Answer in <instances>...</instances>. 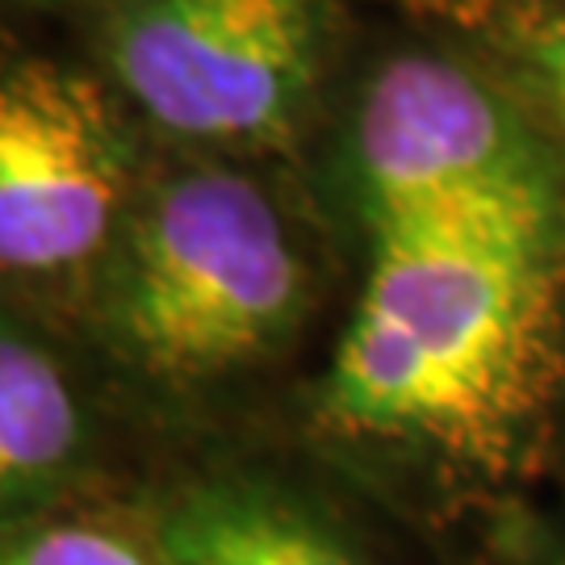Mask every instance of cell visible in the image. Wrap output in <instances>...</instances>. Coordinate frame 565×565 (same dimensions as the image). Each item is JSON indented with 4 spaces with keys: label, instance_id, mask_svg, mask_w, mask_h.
Returning a JSON list of instances; mask_svg holds the SVG:
<instances>
[{
    "label": "cell",
    "instance_id": "cell-3",
    "mask_svg": "<svg viewBox=\"0 0 565 565\" xmlns=\"http://www.w3.org/2000/svg\"><path fill=\"white\" fill-rule=\"evenodd\" d=\"M352 168L373 235L553 231L562 193L527 121L461 63L390 60L352 126Z\"/></svg>",
    "mask_w": 565,
    "mask_h": 565
},
{
    "label": "cell",
    "instance_id": "cell-8",
    "mask_svg": "<svg viewBox=\"0 0 565 565\" xmlns=\"http://www.w3.org/2000/svg\"><path fill=\"white\" fill-rule=\"evenodd\" d=\"M0 565H160L114 536L88 524H46L13 532L0 541Z\"/></svg>",
    "mask_w": 565,
    "mask_h": 565
},
{
    "label": "cell",
    "instance_id": "cell-5",
    "mask_svg": "<svg viewBox=\"0 0 565 565\" xmlns=\"http://www.w3.org/2000/svg\"><path fill=\"white\" fill-rule=\"evenodd\" d=\"M114 84L51 55L0 60V277L97 281L139 205Z\"/></svg>",
    "mask_w": 565,
    "mask_h": 565
},
{
    "label": "cell",
    "instance_id": "cell-9",
    "mask_svg": "<svg viewBox=\"0 0 565 565\" xmlns=\"http://www.w3.org/2000/svg\"><path fill=\"white\" fill-rule=\"evenodd\" d=\"M527 55L565 121V18H548L527 30Z\"/></svg>",
    "mask_w": 565,
    "mask_h": 565
},
{
    "label": "cell",
    "instance_id": "cell-2",
    "mask_svg": "<svg viewBox=\"0 0 565 565\" xmlns=\"http://www.w3.org/2000/svg\"><path fill=\"white\" fill-rule=\"evenodd\" d=\"M306 260L256 181L193 168L147 189L93 281L105 348L163 385L273 356L306 310Z\"/></svg>",
    "mask_w": 565,
    "mask_h": 565
},
{
    "label": "cell",
    "instance_id": "cell-6",
    "mask_svg": "<svg viewBox=\"0 0 565 565\" xmlns=\"http://www.w3.org/2000/svg\"><path fill=\"white\" fill-rule=\"evenodd\" d=\"M88 406L51 343L0 319V511L63 482L88 448Z\"/></svg>",
    "mask_w": 565,
    "mask_h": 565
},
{
    "label": "cell",
    "instance_id": "cell-4",
    "mask_svg": "<svg viewBox=\"0 0 565 565\" xmlns=\"http://www.w3.org/2000/svg\"><path fill=\"white\" fill-rule=\"evenodd\" d=\"M323 0H109V84L151 126L210 147H281L315 97Z\"/></svg>",
    "mask_w": 565,
    "mask_h": 565
},
{
    "label": "cell",
    "instance_id": "cell-1",
    "mask_svg": "<svg viewBox=\"0 0 565 565\" xmlns=\"http://www.w3.org/2000/svg\"><path fill=\"white\" fill-rule=\"evenodd\" d=\"M557 260L553 231L373 235L323 415L352 436L499 465L545 394Z\"/></svg>",
    "mask_w": 565,
    "mask_h": 565
},
{
    "label": "cell",
    "instance_id": "cell-10",
    "mask_svg": "<svg viewBox=\"0 0 565 565\" xmlns=\"http://www.w3.org/2000/svg\"><path fill=\"white\" fill-rule=\"evenodd\" d=\"M18 4H76V0H18Z\"/></svg>",
    "mask_w": 565,
    "mask_h": 565
},
{
    "label": "cell",
    "instance_id": "cell-7",
    "mask_svg": "<svg viewBox=\"0 0 565 565\" xmlns=\"http://www.w3.org/2000/svg\"><path fill=\"white\" fill-rule=\"evenodd\" d=\"M156 545L160 565H369L315 515L235 482L184 490L163 511Z\"/></svg>",
    "mask_w": 565,
    "mask_h": 565
}]
</instances>
